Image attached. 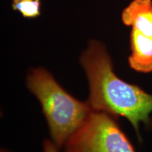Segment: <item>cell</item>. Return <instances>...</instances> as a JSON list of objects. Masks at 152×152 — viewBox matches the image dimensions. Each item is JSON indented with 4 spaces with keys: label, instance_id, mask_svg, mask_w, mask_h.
Listing matches in <instances>:
<instances>
[{
    "label": "cell",
    "instance_id": "obj_1",
    "mask_svg": "<svg viewBox=\"0 0 152 152\" xmlns=\"http://www.w3.org/2000/svg\"><path fill=\"white\" fill-rule=\"evenodd\" d=\"M80 61L88 79L87 103L91 108L115 118H125L140 135V124L150 121L152 94L118 77L109 54L99 42H90Z\"/></svg>",
    "mask_w": 152,
    "mask_h": 152
},
{
    "label": "cell",
    "instance_id": "obj_2",
    "mask_svg": "<svg viewBox=\"0 0 152 152\" xmlns=\"http://www.w3.org/2000/svg\"><path fill=\"white\" fill-rule=\"evenodd\" d=\"M27 85L41 104L52 142L61 149L94 110L88 103L68 94L45 68H37L30 72Z\"/></svg>",
    "mask_w": 152,
    "mask_h": 152
},
{
    "label": "cell",
    "instance_id": "obj_3",
    "mask_svg": "<svg viewBox=\"0 0 152 152\" xmlns=\"http://www.w3.org/2000/svg\"><path fill=\"white\" fill-rule=\"evenodd\" d=\"M66 152H135L115 117L93 111L64 145Z\"/></svg>",
    "mask_w": 152,
    "mask_h": 152
},
{
    "label": "cell",
    "instance_id": "obj_4",
    "mask_svg": "<svg viewBox=\"0 0 152 152\" xmlns=\"http://www.w3.org/2000/svg\"><path fill=\"white\" fill-rule=\"evenodd\" d=\"M122 20L126 26L152 38V1L133 0L123 10Z\"/></svg>",
    "mask_w": 152,
    "mask_h": 152
},
{
    "label": "cell",
    "instance_id": "obj_5",
    "mask_svg": "<svg viewBox=\"0 0 152 152\" xmlns=\"http://www.w3.org/2000/svg\"><path fill=\"white\" fill-rule=\"evenodd\" d=\"M130 45L131 55L128 62L131 68L140 73L152 72V38L132 28Z\"/></svg>",
    "mask_w": 152,
    "mask_h": 152
},
{
    "label": "cell",
    "instance_id": "obj_6",
    "mask_svg": "<svg viewBox=\"0 0 152 152\" xmlns=\"http://www.w3.org/2000/svg\"><path fill=\"white\" fill-rule=\"evenodd\" d=\"M13 9L18 11L25 18H36L40 15L39 0H24L12 4Z\"/></svg>",
    "mask_w": 152,
    "mask_h": 152
},
{
    "label": "cell",
    "instance_id": "obj_7",
    "mask_svg": "<svg viewBox=\"0 0 152 152\" xmlns=\"http://www.w3.org/2000/svg\"><path fill=\"white\" fill-rule=\"evenodd\" d=\"M43 152H59V149L52 141L46 140L43 142Z\"/></svg>",
    "mask_w": 152,
    "mask_h": 152
},
{
    "label": "cell",
    "instance_id": "obj_8",
    "mask_svg": "<svg viewBox=\"0 0 152 152\" xmlns=\"http://www.w3.org/2000/svg\"><path fill=\"white\" fill-rule=\"evenodd\" d=\"M24 1V0H13V3L18 2V1Z\"/></svg>",
    "mask_w": 152,
    "mask_h": 152
},
{
    "label": "cell",
    "instance_id": "obj_9",
    "mask_svg": "<svg viewBox=\"0 0 152 152\" xmlns=\"http://www.w3.org/2000/svg\"><path fill=\"white\" fill-rule=\"evenodd\" d=\"M1 152H10V151H7V150H5V149H1Z\"/></svg>",
    "mask_w": 152,
    "mask_h": 152
}]
</instances>
